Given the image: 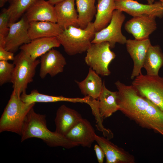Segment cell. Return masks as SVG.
Wrapping results in <instances>:
<instances>
[{
	"label": "cell",
	"instance_id": "obj_3",
	"mask_svg": "<svg viewBox=\"0 0 163 163\" xmlns=\"http://www.w3.org/2000/svg\"><path fill=\"white\" fill-rule=\"evenodd\" d=\"M95 32L94 23L91 22L84 29L70 26L56 37L66 53L72 56L87 51L92 44Z\"/></svg>",
	"mask_w": 163,
	"mask_h": 163
},
{
	"label": "cell",
	"instance_id": "obj_7",
	"mask_svg": "<svg viewBox=\"0 0 163 163\" xmlns=\"http://www.w3.org/2000/svg\"><path fill=\"white\" fill-rule=\"evenodd\" d=\"M132 85L140 94L163 111V77L141 73L134 78Z\"/></svg>",
	"mask_w": 163,
	"mask_h": 163
},
{
	"label": "cell",
	"instance_id": "obj_12",
	"mask_svg": "<svg viewBox=\"0 0 163 163\" xmlns=\"http://www.w3.org/2000/svg\"><path fill=\"white\" fill-rule=\"evenodd\" d=\"M127 50L133 62L131 78L133 79L141 73L148 49L151 45L148 38L142 40L129 39L126 43Z\"/></svg>",
	"mask_w": 163,
	"mask_h": 163
},
{
	"label": "cell",
	"instance_id": "obj_11",
	"mask_svg": "<svg viewBox=\"0 0 163 163\" xmlns=\"http://www.w3.org/2000/svg\"><path fill=\"white\" fill-rule=\"evenodd\" d=\"M156 18L148 15L133 17L126 23L125 29L132 34L135 39H148L149 36L157 29Z\"/></svg>",
	"mask_w": 163,
	"mask_h": 163
},
{
	"label": "cell",
	"instance_id": "obj_29",
	"mask_svg": "<svg viewBox=\"0 0 163 163\" xmlns=\"http://www.w3.org/2000/svg\"><path fill=\"white\" fill-rule=\"evenodd\" d=\"M10 13L8 8L3 9L0 14V44H5V39L9 30Z\"/></svg>",
	"mask_w": 163,
	"mask_h": 163
},
{
	"label": "cell",
	"instance_id": "obj_27",
	"mask_svg": "<svg viewBox=\"0 0 163 163\" xmlns=\"http://www.w3.org/2000/svg\"><path fill=\"white\" fill-rule=\"evenodd\" d=\"M37 0H8L10 13L8 24L15 22Z\"/></svg>",
	"mask_w": 163,
	"mask_h": 163
},
{
	"label": "cell",
	"instance_id": "obj_16",
	"mask_svg": "<svg viewBox=\"0 0 163 163\" xmlns=\"http://www.w3.org/2000/svg\"><path fill=\"white\" fill-rule=\"evenodd\" d=\"M75 0H64L54 5L56 23L63 30L71 26L79 27L78 14L75 7Z\"/></svg>",
	"mask_w": 163,
	"mask_h": 163
},
{
	"label": "cell",
	"instance_id": "obj_17",
	"mask_svg": "<svg viewBox=\"0 0 163 163\" xmlns=\"http://www.w3.org/2000/svg\"><path fill=\"white\" fill-rule=\"evenodd\" d=\"M77 111L65 105L57 109L55 119L56 126L55 132L65 136L68 132L82 118Z\"/></svg>",
	"mask_w": 163,
	"mask_h": 163
},
{
	"label": "cell",
	"instance_id": "obj_34",
	"mask_svg": "<svg viewBox=\"0 0 163 163\" xmlns=\"http://www.w3.org/2000/svg\"><path fill=\"white\" fill-rule=\"evenodd\" d=\"M145 0L148 2V4H152L156 0L159 1V0Z\"/></svg>",
	"mask_w": 163,
	"mask_h": 163
},
{
	"label": "cell",
	"instance_id": "obj_2",
	"mask_svg": "<svg viewBox=\"0 0 163 163\" xmlns=\"http://www.w3.org/2000/svg\"><path fill=\"white\" fill-rule=\"evenodd\" d=\"M46 115L36 113L34 107L29 111L24 120L22 130L21 142L33 138L42 139L50 147H61L69 149L79 145L65 136L47 128Z\"/></svg>",
	"mask_w": 163,
	"mask_h": 163
},
{
	"label": "cell",
	"instance_id": "obj_5",
	"mask_svg": "<svg viewBox=\"0 0 163 163\" xmlns=\"http://www.w3.org/2000/svg\"><path fill=\"white\" fill-rule=\"evenodd\" d=\"M14 68L11 83L12 84V92L20 97L26 92L28 84L32 82L36 69L40 64L39 59H33L23 50L14 57L13 61Z\"/></svg>",
	"mask_w": 163,
	"mask_h": 163
},
{
	"label": "cell",
	"instance_id": "obj_24",
	"mask_svg": "<svg viewBox=\"0 0 163 163\" xmlns=\"http://www.w3.org/2000/svg\"><path fill=\"white\" fill-rule=\"evenodd\" d=\"M115 0H98L97 12L93 22L95 32L105 27L110 23L115 10Z\"/></svg>",
	"mask_w": 163,
	"mask_h": 163
},
{
	"label": "cell",
	"instance_id": "obj_32",
	"mask_svg": "<svg viewBox=\"0 0 163 163\" xmlns=\"http://www.w3.org/2000/svg\"><path fill=\"white\" fill-rule=\"evenodd\" d=\"M64 0H49L48 1L51 4L54 5Z\"/></svg>",
	"mask_w": 163,
	"mask_h": 163
},
{
	"label": "cell",
	"instance_id": "obj_6",
	"mask_svg": "<svg viewBox=\"0 0 163 163\" xmlns=\"http://www.w3.org/2000/svg\"><path fill=\"white\" fill-rule=\"evenodd\" d=\"M86 63L97 74L105 76L111 73L109 65L116 55L107 42L92 43L86 51Z\"/></svg>",
	"mask_w": 163,
	"mask_h": 163
},
{
	"label": "cell",
	"instance_id": "obj_9",
	"mask_svg": "<svg viewBox=\"0 0 163 163\" xmlns=\"http://www.w3.org/2000/svg\"><path fill=\"white\" fill-rule=\"evenodd\" d=\"M29 22L24 14L21 19L8 24L9 30L5 39V49L16 52L22 45L31 42L28 33Z\"/></svg>",
	"mask_w": 163,
	"mask_h": 163
},
{
	"label": "cell",
	"instance_id": "obj_30",
	"mask_svg": "<svg viewBox=\"0 0 163 163\" xmlns=\"http://www.w3.org/2000/svg\"><path fill=\"white\" fill-rule=\"evenodd\" d=\"M14 53L6 50L5 48L0 46V61H13Z\"/></svg>",
	"mask_w": 163,
	"mask_h": 163
},
{
	"label": "cell",
	"instance_id": "obj_21",
	"mask_svg": "<svg viewBox=\"0 0 163 163\" xmlns=\"http://www.w3.org/2000/svg\"><path fill=\"white\" fill-rule=\"evenodd\" d=\"M20 98L23 101L28 104L35 103L36 102L50 103L65 101L87 104L90 99L89 97H85L83 98H69L62 96L49 95L40 93L36 89L32 90L29 94H27L26 92L22 94L20 96Z\"/></svg>",
	"mask_w": 163,
	"mask_h": 163
},
{
	"label": "cell",
	"instance_id": "obj_31",
	"mask_svg": "<svg viewBox=\"0 0 163 163\" xmlns=\"http://www.w3.org/2000/svg\"><path fill=\"white\" fill-rule=\"evenodd\" d=\"M94 149L98 162L99 163H103L105 156L102 149L99 145L96 144L94 146Z\"/></svg>",
	"mask_w": 163,
	"mask_h": 163
},
{
	"label": "cell",
	"instance_id": "obj_23",
	"mask_svg": "<svg viewBox=\"0 0 163 163\" xmlns=\"http://www.w3.org/2000/svg\"><path fill=\"white\" fill-rule=\"evenodd\" d=\"M82 94L97 100L101 91L103 82L101 78L94 70L90 68L88 73L83 81H76Z\"/></svg>",
	"mask_w": 163,
	"mask_h": 163
},
{
	"label": "cell",
	"instance_id": "obj_4",
	"mask_svg": "<svg viewBox=\"0 0 163 163\" xmlns=\"http://www.w3.org/2000/svg\"><path fill=\"white\" fill-rule=\"evenodd\" d=\"M35 104L24 102L12 92L0 119V133L10 132L21 136L26 117Z\"/></svg>",
	"mask_w": 163,
	"mask_h": 163
},
{
	"label": "cell",
	"instance_id": "obj_13",
	"mask_svg": "<svg viewBox=\"0 0 163 163\" xmlns=\"http://www.w3.org/2000/svg\"><path fill=\"white\" fill-rule=\"evenodd\" d=\"M39 76L42 79L48 75L52 77L62 72L67 63L63 55L53 48L41 56Z\"/></svg>",
	"mask_w": 163,
	"mask_h": 163
},
{
	"label": "cell",
	"instance_id": "obj_14",
	"mask_svg": "<svg viewBox=\"0 0 163 163\" xmlns=\"http://www.w3.org/2000/svg\"><path fill=\"white\" fill-rule=\"evenodd\" d=\"M95 141L102 149L106 163H134V156L122 148L115 145L107 138L96 135Z\"/></svg>",
	"mask_w": 163,
	"mask_h": 163
},
{
	"label": "cell",
	"instance_id": "obj_22",
	"mask_svg": "<svg viewBox=\"0 0 163 163\" xmlns=\"http://www.w3.org/2000/svg\"><path fill=\"white\" fill-rule=\"evenodd\" d=\"M117 97V91H112L108 90L104 81L101 91L97 99L98 112L101 117L104 119L109 117L119 110Z\"/></svg>",
	"mask_w": 163,
	"mask_h": 163
},
{
	"label": "cell",
	"instance_id": "obj_35",
	"mask_svg": "<svg viewBox=\"0 0 163 163\" xmlns=\"http://www.w3.org/2000/svg\"><path fill=\"white\" fill-rule=\"evenodd\" d=\"M159 1L161 2L162 6L163 7V0H159Z\"/></svg>",
	"mask_w": 163,
	"mask_h": 163
},
{
	"label": "cell",
	"instance_id": "obj_33",
	"mask_svg": "<svg viewBox=\"0 0 163 163\" xmlns=\"http://www.w3.org/2000/svg\"><path fill=\"white\" fill-rule=\"evenodd\" d=\"M8 0H0V7H3Z\"/></svg>",
	"mask_w": 163,
	"mask_h": 163
},
{
	"label": "cell",
	"instance_id": "obj_1",
	"mask_svg": "<svg viewBox=\"0 0 163 163\" xmlns=\"http://www.w3.org/2000/svg\"><path fill=\"white\" fill-rule=\"evenodd\" d=\"M115 85L119 110L141 127L163 135V111L140 94L132 85H126L119 80Z\"/></svg>",
	"mask_w": 163,
	"mask_h": 163
},
{
	"label": "cell",
	"instance_id": "obj_19",
	"mask_svg": "<svg viewBox=\"0 0 163 163\" xmlns=\"http://www.w3.org/2000/svg\"><path fill=\"white\" fill-rule=\"evenodd\" d=\"M60 45L56 37H43L32 40L29 43L21 46L20 49L36 59L51 49Z\"/></svg>",
	"mask_w": 163,
	"mask_h": 163
},
{
	"label": "cell",
	"instance_id": "obj_18",
	"mask_svg": "<svg viewBox=\"0 0 163 163\" xmlns=\"http://www.w3.org/2000/svg\"><path fill=\"white\" fill-rule=\"evenodd\" d=\"M24 14L29 22L49 21L57 22L54 5L48 1L37 0Z\"/></svg>",
	"mask_w": 163,
	"mask_h": 163
},
{
	"label": "cell",
	"instance_id": "obj_26",
	"mask_svg": "<svg viewBox=\"0 0 163 163\" xmlns=\"http://www.w3.org/2000/svg\"><path fill=\"white\" fill-rule=\"evenodd\" d=\"M79 27L85 28L91 21L96 12L95 0H75Z\"/></svg>",
	"mask_w": 163,
	"mask_h": 163
},
{
	"label": "cell",
	"instance_id": "obj_28",
	"mask_svg": "<svg viewBox=\"0 0 163 163\" xmlns=\"http://www.w3.org/2000/svg\"><path fill=\"white\" fill-rule=\"evenodd\" d=\"M14 68V65L8 61H0V85L11 82Z\"/></svg>",
	"mask_w": 163,
	"mask_h": 163
},
{
	"label": "cell",
	"instance_id": "obj_15",
	"mask_svg": "<svg viewBox=\"0 0 163 163\" xmlns=\"http://www.w3.org/2000/svg\"><path fill=\"white\" fill-rule=\"evenodd\" d=\"M95 130L89 121L82 118L65 135L69 140L84 147L90 148L95 141Z\"/></svg>",
	"mask_w": 163,
	"mask_h": 163
},
{
	"label": "cell",
	"instance_id": "obj_25",
	"mask_svg": "<svg viewBox=\"0 0 163 163\" xmlns=\"http://www.w3.org/2000/svg\"><path fill=\"white\" fill-rule=\"evenodd\" d=\"M163 66V53L160 46L151 45L147 51L143 66L146 75H158L159 70Z\"/></svg>",
	"mask_w": 163,
	"mask_h": 163
},
{
	"label": "cell",
	"instance_id": "obj_20",
	"mask_svg": "<svg viewBox=\"0 0 163 163\" xmlns=\"http://www.w3.org/2000/svg\"><path fill=\"white\" fill-rule=\"evenodd\" d=\"M57 23L49 21L30 22L28 33L30 39L57 37L63 31Z\"/></svg>",
	"mask_w": 163,
	"mask_h": 163
},
{
	"label": "cell",
	"instance_id": "obj_10",
	"mask_svg": "<svg viewBox=\"0 0 163 163\" xmlns=\"http://www.w3.org/2000/svg\"><path fill=\"white\" fill-rule=\"evenodd\" d=\"M115 10L124 12L133 17L143 15L159 18L163 17V7L160 2L144 4L133 0H115Z\"/></svg>",
	"mask_w": 163,
	"mask_h": 163
},
{
	"label": "cell",
	"instance_id": "obj_8",
	"mask_svg": "<svg viewBox=\"0 0 163 163\" xmlns=\"http://www.w3.org/2000/svg\"><path fill=\"white\" fill-rule=\"evenodd\" d=\"M126 18L123 11L115 10L111 20L108 25L101 30L95 32L92 43L108 42L110 49L114 48L116 44H126L127 39L121 31V28Z\"/></svg>",
	"mask_w": 163,
	"mask_h": 163
}]
</instances>
